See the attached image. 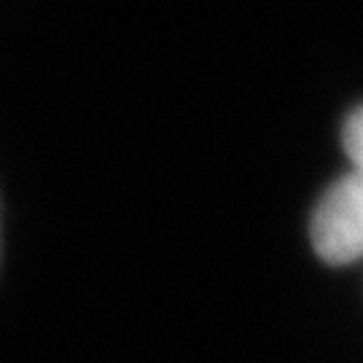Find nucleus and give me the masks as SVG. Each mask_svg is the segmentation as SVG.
<instances>
[{
  "label": "nucleus",
  "instance_id": "f257e3e1",
  "mask_svg": "<svg viewBox=\"0 0 363 363\" xmlns=\"http://www.w3.org/2000/svg\"><path fill=\"white\" fill-rule=\"evenodd\" d=\"M310 237L315 253L328 264H352L363 250V183L361 172L352 169L337 181L310 223Z\"/></svg>",
  "mask_w": 363,
  "mask_h": 363
},
{
  "label": "nucleus",
  "instance_id": "f03ea898",
  "mask_svg": "<svg viewBox=\"0 0 363 363\" xmlns=\"http://www.w3.org/2000/svg\"><path fill=\"white\" fill-rule=\"evenodd\" d=\"M342 143H345V151L350 156L352 167L361 172L363 164V116L361 111H352V116L347 118V127H345V135H342Z\"/></svg>",
  "mask_w": 363,
  "mask_h": 363
}]
</instances>
